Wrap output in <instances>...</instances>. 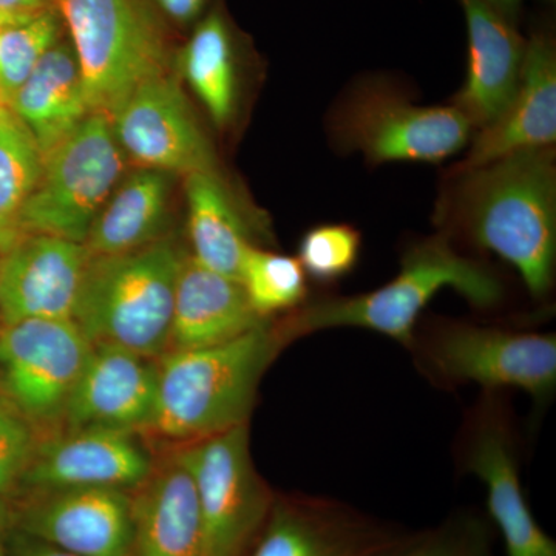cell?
Wrapping results in <instances>:
<instances>
[{
	"mask_svg": "<svg viewBox=\"0 0 556 556\" xmlns=\"http://www.w3.org/2000/svg\"><path fill=\"white\" fill-rule=\"evenodd\" d=\"M17 556H76L68 554V552L61 551V548L51 546V544L43 543V541L35 540V538L20 533L16 543Z\"/></svg>",
	"mask_w": 556,
	"mask_h": 556,
	"instance_id": "cell-33",
	"label": "cell"
},
{
	"mask_svg": "<svg viewBox=\"0 0 556 556\" xmlns=\"http://www.w3.org/2000/svg\"><path fill=\"white\" fill-rule=\"evenodd\" d=\"M91 343L72 318H28L0 327L5 397L35 428H58Z\"/></svg>",
	"mask_w": 556,
	"mask_h": 556,
	"instance_id": "cell-8",
	"label": "cell"
},
{
	"mask_svg": "<svg viewBox=\"0 0 556 556\" xmlns=\"http://www.w3.org/2000/svg\"><path fill=\"white\" fill-rule=\"evenodd\" d=\"M36 428L5 396H0V497L21 484L38 445Z\"/></svg>",
	"mask_w": 556,
	"mask_h": 556,
	"instance_id": "cell-30",
	"label": "cell"
},
{
	"mask_svg": "<svg viewBox=\"0 0 556 556\" xmlns=\"http://www.w3.org/2000/svg\"><path fill=\"white\" fill-rule=\"evenodd\" d=\"M240 283L263 318L294 309L306 298V274L298 258L254 247L244 255Z\"/></svg>",
	"mask_w": 556,
	"mask_h": 556,
	"instance_id": "cell-28",
	"label": "cell"
},
{
	"mask_svg": "<svg viewBox=\"0 0 556 556\" xmlns=\"http://www.w3.org/2000/svg\"><path fill=\"white\" fill-rule=\"evenodd\" d=\"M169 197L166 172H135L113 190L84 244L91 255H115L164 239Z\"/></svg>",
	"mask_w": 556,
	"mask_h": 556,
	"instance_id": "cell-23",
	"label": "cell"
},
{
	"mask_svg": "<svg viewBox=\"0 0 556 556\" xmlns=\"http://www.w3.org/2000/svg\"><path fill=\"white\" fill-rule=\"evenodd\" d=\"M161 10L166 11L174 21H195L206 5V0H156Z\"/></svg>",
	"mask_w": 556,
	"mask_h": 556,
	"instance_id": "cell-32",
	"label": "cell"
},
{
	"mask_svg": "<svg viewBox=\"0 0 556 556\" xmlns=\"http://www.w3.org/2000/svg\"><path fill=\"white\" fill-rule=\"evenodd\" d=\"M556 141V51L544 35L526 42L517 90L500 118L478 130L457 172L477 169L522 150L554 148Z\"/></svg>",
	"mask_w": 556,
	"mask_h": 556,
	"instance_id": "cell-16",
	"label": "cell"
},
{
	"mask_svg": "<svg viewBox=\"0 0 556 556\" xmlns=\"http://www.w3.org/2000/svg\"><path fill=\"white\" fill-rule=\"evenodd\" d=\"M42 172L30 129L10 109L0 110V251L20 239L16 219Z\"/></svg>",
	"mask_w": 556,
	"mask_h": 556,
	"instance_id": "cell-26",
	"label": "cell"
},
{
	"mask_svg": "<svg viewBox=\"0 0 556 556\" xmlns=\"http://www.w3.org/2000/svg\"><path fill=\"white\" fill-rule=\"evenodd\" d=\"M61 21L56 7H50L11 22L0 33V98L7 108L43 54L62 39Z\"/></svg>",
	"mask_w": 556,
	"mask_h": 556,
	"instance_id": "cell-27",
	"label": "cell"
},
{
	"mask_svg": "<svg viewBox=\"0 0 556 556\" xmlns=\"http://www.w3.org/2000/svg\"><path fill=\"white\" fill-rule=\"evenodd\" d=\"M457 175L456 215L467 236L514 266L533 298H544L556 258L554 148L522 150Z\"/></svg>",
	"mask_w": 556,
	"mask_h": 556,
	"instance_id": "cell-1",
	"label": "cell"
},
{
	"mask_svg": "<svg viewBox=\"0 0 556 556\" xmlns=\"http://www.w3.org/2000/svg\"><path fill=\"white\" fill-rule=\"evenodd\" d=\"M123 167L112 121L91 113L43 156L38 182L17 215V237L33 233L86 243Z\"/></svg>",
	"mask_w": 556,
	"mask_h": 556,
	"instance_id": "cell-6",
	"label": "cell"
},
{
	"mask_svg": "<svg viewBox=\"0 0 556 556\" xmlns=\"http://www.w3.org/2000/svg\"><path fill=\"white\" fill-rule=\"evenodd\" d=\"M21 533L76 556H127L129 490L86 486L35 492L20 514Z\"/></svg>",
	"mask_w": 556,
	"mask_h": 556,
	"instance_id": "cell-14",
	"label": "cell"
},
{
	"mask_svg": "<svg viewBox=\"0 0 556 556\" xmlns=\"http://www.w3.org/2000/svg\"><path fill=\"white\" fill-rule=\"evenodd\" d=\"M388 556H479L477 547L470 546L464 536L442 533V535L428 536L412 547L402 548L401 552H391Z\"/></svg>",
	"mask_w": 556,
	"mask_h": 556,
	"instance_id": "cell-31",
	"label": "cell"
},
{
	"mask_svg": "<svg viewBox=\"0 0 556 556\" xmlns=\"http://www.w3.org/2000/svg\"><path fill=\"white\" fill-rule=\"evenodd\" d=\"M9 109L30 129L42 159L91 115L70 40H58L43 54Z\"/></svg>",
	"mask_w": 556,
	"mask_h": 556,
	"instance_id": "cell-21",
	"label": "cell"
},
{
	"mask_svg": "<svg viewBox=\"0 0 556 556\" xmlns=\"http://www.w3.org/2000/svg\"><path fill=\"white\" fill-rule=\"evenodd\" d=\"M481 2L511 24L521 9L522 0H481Z\"/></svg>",
	"mask_w": 556,
	"mask_h": 556,
	"instance_id": "cell-35",
	"label": "cell"
},
{
	"mask_svg": "<svg viewBox=\"0 0 556 556\" xmlns=\"http://www.w3.org/2000/svg\"><path fill=\"white\" fill-rule=\"evenodd\" d=\"M251 556H388L365 522L317 500H274Z\"/></svg>",
	"mask_w": 556,
	"mask_h": 556,
	"instance_id": "cell-20",
	"label": "cell"
},
{
	"mask_svg": "<svg viewBox=\"0 0 556 556\" xmlns=\"http://www.w3.org/2000/svg\"><path fill=\"white\" fill-rule=\"evenodd\" d=\"M244 288L185 255L175 291L169 350L222 345L265 324Z\"/></svg>",
	"mask_w": 556,
	"mask_h": 556,
	"instance_id": "cell-19",
	"label": "cell"
},
{
	"mask_svg": "<svg viewBox=\"0 0 556 556\" xmlns=\"http://www.w3.org/2000/svg\"><path fill=\"white\" fill-rule=\"evenodd\" d=\"M441 375L489 388L511 387L533 397L556 383V338L506 329L450 325L431 346Z\"/></svg>",
	"mask_w": 556,
	"mask_h": 556,
	"instance_id": "cell-11",
	"label": "cell"
},
{
	"mask_svg": "<svg viewBox=\"0 0 556 556\" xmlns=\"http://www.w3.org/2000/svg\"><path fill=\"white\" fill-rule=\"evenodd\" d=\"M119 148L144 169L217 174V156L169 73L146 80L112 119Z\"/></svg>",
	"mask_w": 556,
	"mask_h": 556,
	"instance_id": "cell-10",
	"label": "cell"
},
{
	"mask_svg": "<svg viewBox=\"0 0 556 556\" xmlns=\"http://www.w3.org/2000/svg\"><path fill=\"white\" fill-rule=\"evenodd\" d=\"M361 247V233L351 226H317L300 240L298 260L306 276L328 283L354 269Z\"/></svg>",
	"mask_w": 556,
	"mask_h": 556,
	"instance_id": "cell-29",
	"label": "cell"
},
{
	"mask_svg": "<svg viewBox=\"0 0 556 556\" xmlns=\"http://www.w3.org/2000/svg\"><path fill=\"white\" fill-rule=\"evenodd\" d=\"M54 0H0V11L16 16L24 14L38 13L46 9H50Z\"/></svg>",
	"mask_w": 556,
	"mask_h": 556,
	"instance_id": "cell-34",
	"label": "cell"
},
{
	"mask_svg": "<svg viewBox=\"0 0 556 556\" xmlns=\"http://www.w3.org/2000/svg\"><path fill=\"white\" fill-rule=\"evenodd\" d=\"M135 431L115 428L62 430L38 441L21 484L33 490H134L149 478L153 466Z\"/></svg>",
	"mask_w": 556,
	"mask_h": 556,
	"instance_id": "cell-13",
	"label": "cell"
},
{
	"mask_svg": "<svg viewBox=\"0 0 556 556\" xmlns=\"http://www.w3.org/2000/svg\"><path fill=\"white\" fill-rule=\"evenodd\" d=\"M78 58L90 113L110 121L146 80L167 73V46L142 0H54Z\"/></svg>",
	"mask_w": 556,
	"mask_h": 556,
	"instance_id": "cell-5",
	"label": "cell"
},
{
	"mask_svg": "<svg viewBox=\"0 0 556 556\" xmlns=\"http://www.w3.org/2000/svg\"><path fill=\"white\" fill-rule=\"evenodd\" d=\"M2 109H7V108H2ZM2 109H0V110H2Z\"/></svg>",
	"mask_w": 556,
	"mask_h": 556,
	"instance_id": "cell-39",
	"label": "cell"
},
{
	"mask_svg": "<svg viewBox=\"0 0 556 556\" xmlns=\"http://www.w3.org/2000/svg\"><path fill=\"white\" fill-rule=\"evenodd\" d=\"M192 257L206 268L240 281L249 230L236 200L218 174L186 177Z\"/></svg>",
	"mask_w": 556,
	"mask_h": 556,
	"instance_id": "cell-24",
	"label": "cell"
},
{
	"mask_svg": "<svg viewBox=\"0 0 556 556\" xmlns=\"http://www.w3.org/2000/svg\"><path fill=\"white\" fill-rule=\"evenodd\" d=\"M466 13L468 65L453 105L478 130L500 118L517 90L526 40L481 0H460Z\"/></svg>",
	"mask_w": 556,
	"mask_h": 556,
	"instance_id": "cell-17",
	"label": "cell"
},
{
	"mask_svg": "<svg viewBox=\"0 0 556 556\" xmlns=\"http://www.w3.org/2000/svg\"><path fill=\"white\" fill-rule=\"evenodd\" d=\"M185 252L172 240L115 255H91L73 321L91 345L159 358L169 350Z\"/></svg>",
	"mask_w": 556,
	"mask_h": 556,
	"instance_id": "cell-4",
	"label": "cell"
},
{
	"mask_svg": "<svg viewBox=\"0 0 556 556\" xmlns=\"http://www.w3.org/2000/svg\"><path fill=\"white\" fill-rule=\"evenodd\" d=\"M91 254L86 244L22 236L0 251V320L72 318Z\"/></svg>",
	"mask_w": 556,
	"mask_h": 556,
	"instance_id": "cell-12",
	"label": "cell"
},
{
	"mask_svg": "<svg viewBox=\"0 0 556 556\" xmlns=\"http://www.w3.org/2000/svg\"><path fill=\"white\" fill-rule=\"evenodd\" d=\"M181 64L215 126L228 127L239 109V67L228 24L217 11L200 22L182 51Z\"/></svg>",
	"mask_w": 556,
	"mask_h": 556,
	"instance_id": "cell-25",
	"label": "cell"
},
{
	"mask_svg": "<svg viewBox=\"0 0 556 556\" xmlns=\"http://www.w3.org/2000/svg\"><path fill=\"white\" fill-rule=\"evenodd\" d=\"M11 522H13V514L7 506L5 497H0V556H10L7 538H9Z\"/></svg>",
	"mask_w": 556,
	"mask_h": 556,
	"instance_id": "cell-36",
	"label": "cell"
},
{
	"mask_svg": "<svg viewBox=\"0 0 556 556\" xmlns=\"http://www.w3.org/2000/svg\"><path fill=\"white\" fill-rule=\"evenodd\" d=\"M177 457L195 486L207 556L247 554L274 504L252 464L248 422L188 442Z\"/></svg>",
	"mask_w": 556,
	"mask_h": 556,
	"instance_id": "cell-7",
	"label": "cell"
},
{
	"mask_svg": "<svg viewBox=\"0 0 556 556\" xmlns=\"http://www.w3.org/2000/svg\"><path fill=\"white\" fill-rule=\"evenodd\" d=\"M159 394L156 358L124 348L91 345L65 408L62 430H148Z\"/></svg>",
	"mask_w": 556,
	"mask_h": 556,
	"instance_id": "cell-15",
	"label": "cell"
},
{
	"mask_svg": "<svg viewBox=\"0 0 556 556\" xmlns=\"http://www.w3.org/2000/svg\"><path fill=\"white\" fill-rule=\"evenodd\" d=\"M2 108H7V105L3 104L2 98H0V109H2ZM7 109H9V108H7Z\"/></svg>",
	"mask_w": 556,
	"mask_h": 556,
	"instance_id": "cell-38",
	"label": "cell"
},
{
	"mask_svg": "<svg viewBox=\"0 0 556 556\" xmlns=\"http://www.w3.org/2000/svg\"><path fill=\"white\" fill-rule=\"evenodd\" d=\"M24 16H27V14H24ZM20 17L22 16H16V14H9L3 13V11H0V33L3 31V28H5L7 25H10L11 22L20 20Z\"/></svg>",
	"mask_w": 556,
	"mask_h": 556,
	"instance_id": "cell-37",
	"label": "cell"
},
{
	"mask_svg": "<svg viewBox=\"0 0 556 556\" xmlns=\"http://www.w3.org/2000/svg\"><path fill=\"white\" fill-rule=\"evenodd\" d=\"M134 492L127 556H207L195 486L177 455Z\"/></svg>",
	"mask_w": 556,
	"mask_h": 556,
	"instance_id": "cell-18",
	"label": "cell"
},
{
	"mask_svg": "<svg viewBox=\"0 0 556 556\" xmlns=\"http://www.w3.org/2000/svg\"><path fill=\"white\" fill-rule=\"evenodd\" d=\"M468 470L486 486V504L500 527L507 556H556V544L527 506L518 467L506 439L485 431L468 455Z\"/></svg>",
	"mask_w": 556,
	"mask_h": 556,
	"instance_id": "cell-22",
	"label": "cell"
},
{
	"mask_svg": "<svg viewBox=\"0 0 556 556\" xmlns=\"http://www.w3.org/2000/svg\"><path fill=\"white\" fill-rule=\"evenodd\" d=\"M445 288L479 308L503 298V287L489 269L459 254L447 236H434L409 248L397 276L383 287L351 298L317 300L283 321L278 334L287 343L321 329L364 328L412 346L417 318Z\"/></svg>",
	"mask_w": 556,
	"mask_h": 556,
	"instance_id": "cell-3",
	"label": "cell"
},
{
	"mask_svg": "<svg viewBox=\"0 0 556 556\" xmlns=\"http://www.w3.org/2000/svg\"><path fill=\"white\" fill-rule=\"evenodd\" d=\"M283 343L265 321L222 345L167 351L156 358L159 394L148 431L193 442L248 422L260 379Z\"/></svg>",
	"mask_w": 556,
	"mask_h": 556,
	"instance_id": "cell-2",
	"label": "cell"
},
{
	"mask_svg": "<svg viewBox=\"0 0 556 556\" xmlns=\"http://www.w3.org/2000/svg\"><path fill=\"white\" fill-rule=\"evenodd\" d=\"M470 121L455 105H416L376 87L357 91L340 112L348 148L372 163H441L471 138Z\"/></svg>",
	"mask_w": 556,
	"mask_h": 556,
	"instance_id": "cell-9",
	"label": "cell"
}]
</instances>
